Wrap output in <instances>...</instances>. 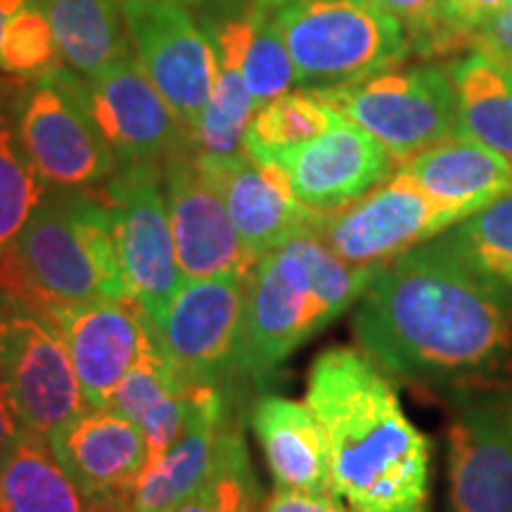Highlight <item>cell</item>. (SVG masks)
Masks as SVG:
<instances>
[{
    "instance_id": "6da1fadb",
    "label": "cell",
    "mask_w": 512,
    "mask_h": 512,
    "mask_svg": "<svg viewBox=\"0 0 512 512\" xmlns=\"http://www.w3.org/2000/svg\"><path fill=\"white\" fill-rule=\"evenodd\" d=\"M351 328L389 377L465 399L512 394V292L441 235L380 266Z\"/></svg>"
},
{
    "instance_id": "7a4b0ae2",
    "label": "cell",
    "mask_w": 512,
    "mask_h": 512,
    "mask_svg": "<svg viewBox=\"0 0 512 512\" xmlns=\"http://www.w3.org/2000/svg\"><path fill=\"white\" fill-rule=\"evenodd\" d=\"M304 401L325 432L332 494L347 512H432L430 441L366 351L318 354Z\"/></svg>"
},
{
    "instance_id": "3957f363",
    "label": "cell",
    "mask_w": 512,
    "mask_h": 512,
    "mask_svg": "<svg viewBox=\"0 0 512 512\" xmlns=\"http://www.w3.org/2000/svg\"><path fill=\"white\" fill-rule=\"evenodd\" d=\"M380 266H354L316 228L261 256L247 273L235 373L259 377L283 366L302 344L358 304Z\"/></svg>"
},
{
    "instance_id": "277c9868",
    "label": "cell",
    "mask_w": 512,
    "mask_h": 512,
    "mask_svg": "<svg viewBox=\"0 0 512 512\" xmlns=\"http://www.w3.org/2000/svg\"><path fill=\"white\" fill-rule=\"evenodd\" d=\"M24 302L38 311L95 299L133 302L121 268L112 211L83 195H48L12 247Z\"/></svg>"
},
{
    "instance_id": "5b68a950",
    "label": "cell",
    "mask_w": 512,
    "mask_h": 512,
    "mask_svg": "<svg viewBox=\"0 0 512 512\" xmlns=\"http://www.w3.org/2000/svg\"><path fill=\"white\" fill-rule=\"evenodd\" d=\"M304 91L366 81L413 53L406 29L373 0H271Z\"/></svg>"
},
{
    "instance_id": "8992f818",
    "label": "cell",
    "mask_w": 512,
    "mask_h": 512,
    "mask_svg": "<svg viewBox=\"0 0 512 512\" xmlns=\"http://www.w3.org/2000/svg\"><path fill=\"white\" fill-rule=\"evenodd\" d=\"M313 93L380 140L399 166L458 133L456 88L451 72L437 64L389 69Z\"/></svg>"
},
{
    "instance_id": "52a82bcc",
    "label": "cell",
    "mask_w": 512,
    "mask_h": 512,
    "mask_svg": "<svg viewBox=\"0 0 512 512\" xmlns=\"http://www.w3.org/2000/svg\"><path fill=\"white\" fill-rule=\"evenodd\" d=\"M24 150L48 185L62 190L110 181L119 159L100 131L88 83L67 69L38 76L15 110Z\"/></svg>"
},
{
    "instance_id": "ba28073f",
    "label": "cell",
    "mask_w": 512,
    "mask_h": 512,
    "mask_svg": "<svg viewBox=\"0 0 512 512\" xmlns=\"http://www.w3.org/2000/svg\"><path fill=\"white\" fill-rule=\"evenodd\" d=\"M467 216V209L437 200L406 171L396 169L361 200L320 214L316 233L347 264L384 266Z\"/></svg>"
},
{
    "instance_id": "9c48e42d",
    "label": "cell",
    "mask_w": 512,
    "mask_h": 512,
    "mask_svg": "<svg viewBox=\"0 0 512 512\" xmlns=\"http://www.w3.org/2000/svg\"><path fill=\"white\" fill-rule=\"evenodd\" d=\"M162 185L157 164L119 166L107 181L105 200L112 211L126 285L152 325L162 323L185 280Z\"/></svg>"
},
{
    "instance_id": "30bf717a",
    "label": "cell",
    "mask_w": 512,
    "mask_h": 512,
    "mask_svg": "<svg viewBox=\"0 0 512 512\" xmlns=\"http://www.w3.org/2000/svg\"><path fill=\"white\" fill-rule=\"evenodd\" d=\"M247 273L183 280L174 302L152 325L159 349L185 387H221L238 361Z\"/></svg>"
},
{
    "instance_id": "8fae6325",
    "label": "cell",
    "mask_w": 512,
    "mask_h": 512,
    "mask_svg": "<svg viewBox=\"0 0 512 512\" xmlns=\"http://www.w3.org/2000/svg\"><path fill=\"white\" fill-rule=\"evenodd\" d=\"M124 15L140 67L192 143L214 88L216 57L209 34L174 0H124Z\"/></svg>"
},
{
    "instance_id": "7c38bea8",
    "label": "cell",
    "mask_w": 512,
    "mask_h": 512,
    "mask_svg": "<svg viewBox=\"0 0 512 512\" xmlns=\"http://www.w3.org/2000/svg\"><path fill=\"white\" fill-rule=\"evenodd\" d=\"M0 377L8 382L24 427L48 439L91 408L67 344L46 313L19 299Z\"/></svg>"
},
{
    "instance_id": "4fadbf2b",
    "label": "cell",
    "mask_w": 512,
    "mask_h": 512,
    "mask_svg": "<svg viewBox=\"0 0 512 512\" xmlns=\"http://www.w3.org/2000/svg\"><path fill=\"white\" fill-rule=\"evenodd\" d=\"M264 162L278 164L297 200L318 214L361 200L399 169L380 140L342 114L320 136L275 152Z\"/></svg>"
},
{
    "instance_id": "5bb4252c",
    "label": "cell",
    "mask_w": 512,
    "mask_h": 512,
    "mask_svg": "<svg viewBox=\"0 0 512 512\" xmlns=\"http://www.w3.org/2000/svg\"><path fill=\"white\" fill-rule=\"evenodd\" d=\"M86 83L95 121L119 166L166 162L190 143L181 119L133 57L107 64Z\"/></svg>"
},
{
    "instance_id": "9a60e30c",
    "label": "cell",
    "mask_w": 512,
    "mask_h": 512,
    "mask_svg": "<svg viewBox=\"0 0 512 512\" xmlns=\"http://www.w3.org/2000/svg\"><path fill=\"white\" fill-rule=\"evenodd\" d=\"M162 178L183 278L249 273L254 261L242 247L219 188L197 162L195 152L181 150L166 159Z\"/></svg>"
},
{
    "instance_id": "2e32d148",
    "label": "cell",
    "mask_w": 512,
    "mask_h": 512,
    "mask_svg": "<svg viewBox=\"0 0 512 512\" xmlns=\"http://www.w3.org/2000/svg\"><path fill=\"white\" fill-rule=\"evenodd\" d=\"M43 313L67 344L91 408L110 406L114 392L152 337V323L145 311L136 302L95 299L55 304Z\"/></svg>"
},
{
    "instance_id": "e0dca14e",
    "label": "cell",
    "mask_w": 512,
    "mask_h": 512,
    "mask_svg": "<svg viewBox=\"0 0 512 512\" xmlns=\"http://www.w3.org/2000/svg\"><path fill=\"white\" fill-rule=\"evenodd\" d=\"M197 162L219 188L249 259L259 261L294 235L316 228L318 211L304 207L278 164L259 162L245 150L230 157L195 152Z\"/></svg>"
},
{
    "instance_id": "ac0fdd59",
    "label": "cell",
    "mask_w": 512,
    "mask_h": 512,
    "mask_svg": "<svg viewBox=\"0 0 512 512\" xmlns=\"http://www.w3.org/2000/svg\"><path fill=\"white\" fill-rule=\"evenodd\" d=\"M48 444L88 508L131 505L147 458L136 422L112 408H88L48 434Z\"/></svg>"
},
{
    "instance_id": "d6986e66",
    "label": "cell",
    "mask_w": 512,
    "mask_h": 512,
    "mask_svg": "<svg viewBox=\"0 0 512 512\" xmlns=\"http://www.w3.org/2000/svg\"><path fill=\"white\" fill-rule=\"evenodd\" d=\"M446 512H512V434L501 406L472 399L451 418Z\"/></svg>"
},
{
    "instance_id": "ffe728a7",
    "label": "cell",
    "mask_w": 512,
    "mask_h": 512,
    "mask_svg": "<svg viewBox=\"0 0 512 512\" xmlns=\"http://www.w3.org/2000/svg\"><path fill=\"white\" fill-rule=\"evenodd\" d=\"M223 418L226 399L221 387H190V413L183 432L157 465L138 479L128 505L131 512H171L209 482Z\"/></svg>"
},
{
    "instance_id": "44dd1931",
    "label": "cell",
    "mask_w": 512,
    "mask_h": 512,
    "mask_svg": "<svg viewBox=\"0 0 512 512\" xmlns=\"http://www.w3.org/2000/svg\"><path fill=\"white\" fill-rule=\"evenodd\" d=\"M249 420L275 489L332 494L328 441L309 403L266 394L254 401Z\"/></svg>"
},
{
    "instance_id": "7402d4cb",
    "label": "cell",
    "mask_w": 512,
    "mask_h": 512,
    "mask_svg": "<svg viewBox=\"0 0 512 512\" xmlns=\"http://www.w3.org/2000/svg\"><path fill=\"white\" fill-rule=\"evenodd\" d=\"M107 408L126 415L143 432L147 446L145 475L178 439L190 413V387H185L174 366L166 361L155 335L147 339L136 366L119 384Z\"/></svg>"
},
{
    "instance_id": "603a6c76",
    "label": "cell",
    "mask_w": 512,
    "mask_h": 512,
    "mask_svg": "<svg viewBox=\"0 0 512 512\" xmlns=\"http://www.w3.org/2000/svg\"><path fill=\"white\" fill-rule=\"evenodd\" d=\"M399 169L432 197L458 204L470 214L512 190V162L463 133L427 147Z\"/></svg>"
},
{
    "instance_id": "cb8c5ba5",
    "label": "cell",
    "mask_w": 512,
    "mask_h": 512,
    "mask_svg": "<svg viewBox=\"0 0 512 512\" xmlns=\"http://www.w3.org/2000/svg\"><path fill=\"white\" fill-rule=\"evenodd\" d=\"M249 38V12L223 19L209 31L216 57L214 88L207 110L192 133L195 152L209 157H230L245 150V133L256 112V102L249 95L242 76V55Z\"/></svg>"
},
{
    "instance_id": "d4e9b609",
    "label": "cell",
    "mask_w": 512,
    "mask_h": 512,
    "mask_svg": "<svg viewBox=\"0 0 512 512\" xmlns=\"http://www.w3.org/2000/svg\"><path fill=\"white\" fill-rule=\"evenodd\" d=\"M0 512H88V503L48 439L24 430L0 460Z\"/></svg>"
},
{
    "instance_id": "484cf974",
    "label": "cell",
    "mask_w": 512,
    "mask_h": 512,
    "mask_svg": "<svg viewBox=\"0 0 512 512\" xmlns=\"http://www.w3.org/2000/svg\"><path fill=\"white\" fill-rule=\"evenodd\" d=\"M448 72L456 88L458 133L512 162V81L479 53L458 60Z\"/></svg>"
},
{
    "instance_id": "4316f807",
    "label": "cell",
    "mask_w": 512,
    "mask_h": 512,
    "mask_svg": "<svg viewBox=\"0 0 512 512\" xmlns=\"http://www.w3.org/2000/svg\"><path fill=\"white\" fill-rule=\"evenodd\" d=\"M53 24L60 55L91 79L128 55L114 0H41Z\"/></svg>"
},
{
    "instance_id": "83f0119b",
    "label": "cell",
    "mask_w": 512,
    "mask_h": 512,
    "mask_svg": "<svg viewBox=\"0 0 512 512\" xmlns=\"http://www.w3.org/2000/svg\"><path fill=\"white\" fill-rule=\"evenodd\" d=\"M337 117L339 112L313 91L285 93L254 112L242 147L249 157L264 162L275 152L320 136Z\"/></svg>"
},
{
    "instance_id": "f1b7e54d",
    "label": "cell",
    "mask_w": 512,
    "mask_h": 512,
    "mask_svg": "<svg viewBox=\"0 0 512 512\" xmlns=\"http://www.w3.org/2000/svg\"><path fill=\"white\" fill-rule=\"evenodd\" d=\"M453 252L512 292V190L441 233Z\"/></svg>"
},
{
    "instance_id": "f546056e",
    "label": "cell",
    "mask_w": 512,
    "mask_h": 512,
    "mask_svg": "<svg viewBox=\"0 0 512 512\" xmlns=\"http://www.w3.org/2000/svg\"><path fill=\"white\" fill-rule=\"evenodd\" d=\"M46 192L48 183L19 140L17 121L0 110V259L12 252Z\"/></svg>"
},
{
    "instance_id": "4dcf8cb0",
    "label": "cell",
    "mask_w": 512,
    "mask_h": 512,
    "mask_svg": "<svg viewBox=\"0 0 512 512\" xmlns=\"http://www.w3.org/2000/svg\"><path fill=\"white\" fill-rule=\"evenodd\" d=\"M249 12V38L242 55V76L256 110L294 86V64L271 0H254Z\"/></svg>"
},
{
    "instance_id": "1f68e13d",
    "label": "cell",
    "mask_w": 512,
    "mask_h": 512,
    "mask_svg": "<svg viewBox=\"0 0 512 512\" xmlns=\"http://www.w3.org/2000/svg\"><path fill=\"white\" fill-rule=\"evenodd\" d=\"M60 46L41 0H31L10 19L0 38V72L38 79L57 67Z\"/></svg>"
},
{
    "instance_id": "d6a6232c",
    "label": "cell",
    "mask_w": 512,
    "mask_h": 512,
    "mask_svg": "<svg viewBox=\"0 0 512 512\" xmlns=\"http://www.w3.org/2000/svg\"><path fill=\"white\" fill-rule=\"evenodd\" d=\"M216 512H259V484L238 422L228 415L221 422L209 477Z\"/></svg>"
},
{
    "instance_id": "836d02e7",
    "label": "cell",
    "mask_w": 512,
    "mask_h": 512,
    "mask_svg": "<svg viewBox=\"0 0 512 512\" xmlns=\"http://www.w3.org/2000/svg\"><path fill=\"white\" fill-rule=\"evenodd\" d=\"M373 3L401 22L413 53L434 57L463 50L451 27V0H373Z\"/></svg>"
},
{
    "instance_id": "e575fe53",
    "label": "cell",
    "mask_w": 512,
    "mask_h": 512,
    "mask_svg": "<svg viewBox=\"0 0 512 512\" xmlns=\"http://www.w3.org/2000/svg\"><path fill=\"white\" fill-rule=\"evenodd\" d=\"M470 50L486 57L512 81V0L479 24Z\"/></svg>"
},
{
    "instance_id": "d590c367",
    "label": "cell",
    "mask_w": 512,
    "mask_h": 512,
    "mask_svg": "<svg viewBox=\"0 0 512 512\" xmlns=\"http://www.w3.org/2000/svg\"><path fill=\"white\" fill-rule=\"evenodd\" d=\"M261 512H347L335 494H309V491L275 489Z\"/></svg>"
},
{
    "instance_id": "8d00e7d4",
    "label": "cell",
    "mask_w": 512,
    "mask_h": 512,
    "mask_svg": "<svg viewBox=\"0 0 512 512\" xmlns=\"http://www.w3.org/2000/svg\"><path fill=\"white\" fill-rule=\"evenodd\" d=\"M508 0H451V27L456 31L460 46L470 48L472 34L479 24L501 10Z\"/></svg>"
},
{
    "instance_id": "74e56055",
    "label": "cell",
    "mask_w": 512,
    "mask_h": 512,
    "mask_svg": "<svg viewBox=\"0 0 512 512\" xmlns=\"http://www.w3.org/2000/svg\"><path fill=\"white\" fill-rule=\"evenodd\" d=\"M24 430H27V427H24L22 418H19L8 382L0 377V460H3L5 453L10 451V446L15 444L17 437Z\"/></svg>"
},
{
    "instance_id": "f35d334b",
    "label": "cell",
    "mask_w": 512,
    "mask_h": 512,
    "mask_svg": "<svg viewBox=\"0 0 512 512\" xmlns=\"http://www.w3.org/2000/svg\"><path fill=\"white\" fill-rule=\"evenodd\" d=\"M19 302L17 294L0 290V370L5 363V351H8L10 332H12V316H15V306Z\"/></svg>"
},
{
    "instance_id": "ab89813d",
    "label": "cell",
    "mask_w": 512,
    "mask_h": 512,
    "mask_svg": "<svg viewBox=\"0 0 512 512\" xmlns=\"http://www.w3.org/2000/svg\"><path fill=\"white\" fill-rule=\"evenodd\" d=\"M171 512H216L214 508V491L207 482L200 491H195L190 498H185L181 505H176Z\"/></svg>"
},
{
    "instance_id": "60d3db41",
    "label": "cell",
    "mask_w": 512,
    "mask_h": 512,
    "mask_svg": "<svg viewBox=\"0 0 512 512\" xmlns=\"http://www.w3.org/2000/svg\"><path fill=\"white\" fill-rule=\"evenodd\" d=\"M27 3H31V0H0V38H3V31L8 27L10 19Z\"/></svg>"
},
{
    "instance_id": "b9f144b4",
    "label": "cell",
    "mask_w": 512,
    "mask_h": 512,
    "mask_svg": "<svg viewBox=\"0 0 512 512\" xmlns=\"http://www.w3.org/2000/svg\"><path fill=\"white\" fill-rule=\"evenodd\" d=\"M503 411H505V418H508L510 434H512V396H510V403H508V408H503Z\"/></svg>"
},
{
    "instance_id": "7bdbcfd3",
    "label": "cell",
    "mask_w": 512,
    "mask_h": 512,
    "mask_svg": "<svg viewBox=\"0 0 512 512\" xmlns=\"http://www.w3.org/2000/svg\"><path fill=\"white\" fill-rule=\"evenodd\" d=\"M174 3H197V0H174Z\"/></svg>"
}]
</instances>
